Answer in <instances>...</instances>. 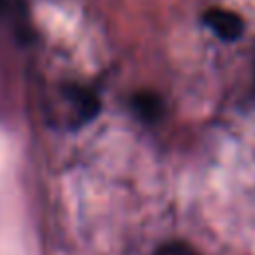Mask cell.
I'll list each match as a JSON object with an SVG mask.
<instances>
[{"label":"cell","instance_id":"1","mask_svg":"<svg viewBox=\"0 0 255 255\" xmlns=\"http://www.w3.org/2000/svg\"><path fill=\"white\" fill-rule=\"evenodd\" d=\"M203 22L213 30V34L225 42H233L243 34V20L239 14L225 8H209Z\"/></svg>","mask_w":255,"mask_h":255},{"label":"cell","instance_id":"2","mask_svg":"<svg viewBox=\"0 0 255 255\" xmlns=\"http://www.w3.org/2000/svg\"><path fill=\"white\" fill-rule=\"evenodd\" d=\"M135 114L145 120V122H153L159 118L161 114V100L155 96V94H149V92H141V94H135L133 102H131Z\"/></svg>","mask_w":255,"mask_h":255},{"label":"cell","instance_id":"4","mask_svg":"<svg viewBox=\"0 0 255 255\" xmlns=\"http://www.w3.org/2000/svg\"><path fill=\"white\" fill-rule=\"evenodd\" d=\"M6 8V0H0V12Z\"/></svg>","mask_w":255,"mask_h":255},{"label":"cell","instance_id":"3","mask_svg":"<svg viewBox=\"0 0 255 255\" xmlns=\"http://www.w3.org/2000/svg\"><path fill=\"white\" fill-rule=\"evenodd\" d=\"M157 255H195L185 243H165L163 247H159Z\"/></svg>","mask_w":255,"mask_h":255}]
</instances>
